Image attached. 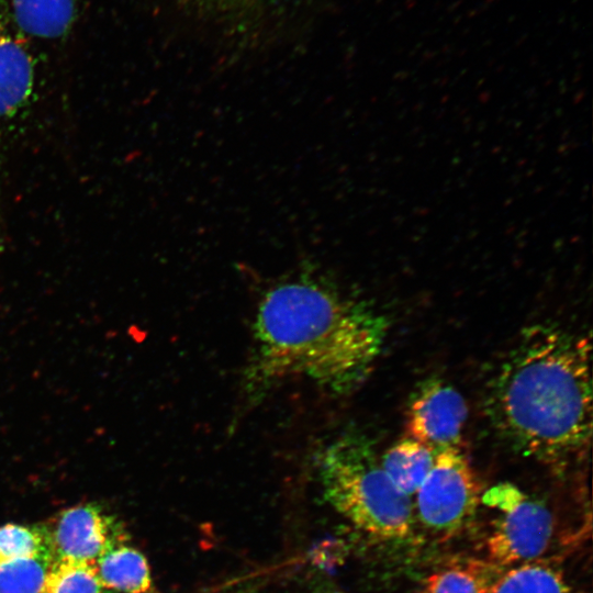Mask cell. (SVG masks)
I'll return each instance as SVG.
<instances>
[{
    "instance_id": "e0dca14e",
    "label": "cell",
    "mask_w": 593,
    "mask_h": 593,
    "mask_svg": "<svg viewBox=\"0 0 593 593\" xmlns=\"http://www.w3.org/2000/svg\"><path fill=\"white\" fill-rule=\"evenodd\" d=\"M49 549L43 526L7 524L0 527V562L30 557Z\"/></svg>"
},
{
    "instance_id": "277c9868",
    "label": "cell",
    "mask_w": 593,
    "mask_h": 593,
    "mask_svg": "<svg viewBox=\"0 0 593 593\" xmlns=\"http://www.w3.org/2000/svg\"><path fill=\"white\" fill-rule=\"evenodd\" d=\"M180 18L236 52H256L289 40L328 0H169Z\"/></svg>"
},
{
    "instance_id": "52a82bcc",
    "label": "cell",
    "mask_w": 593,
    "mask_h": 593,
    "mask_svg": "<svg viewBox=\"0 0 593 593\" xmlns=\"http://www.w3.org/2000/svg\"><path fill=\"white\" fill-rule=\"evenodd\" d=\"M468 419L463 395L438 376L419 381L412 391L406 410V436L435 452L461 447Z\"/></svg>"
},
{
    "instance_id": "8992f818",
    "label": "cell",
    "mask_w": 593,
    "mask_h": 593,
    "mask_svg": "<svg viewBox=\"0 0 593 593\" xmlns=\"http://www.w3.org/2000/svg\"><path fill=\"white\" fill-rule=\"evenodd\" d=\"M415 494L418 521L443 539L455 535L471 519L482 495L479 479L462 447L437 451Z\"/></svg>"
},
{
    "instance_id": "5bb4252c",
    "label": "cell",
    "mask_w": 593,
    "mask_h": 593,
    "mask_svg": "<svg viewBox=\"0 0 593 593\" xmlns=\"http://www.w3.org/2000/svg\"><path fill=\"white\" fill-rule=\"evenodd\" d=\"M497 575L482 561H460L429 574L417 593H490Z\"/></svg>"
},
{
    "instance_id": "30bf717a",
    "label": "cell",
    "mask_w": 593,
    "mask_h": 593,
    "mask_svg": "<svg viewBox=\"0 0 593 593\" xmlns=\"http://www.w3.org/2000/svg\"><path fill=\"white\" fill-rule=\"evenodd\" d=\"M8 8L14 24L25 36L57 40L72 29L77 0H11Z\"/></svg>"
},
{
    "instance_id": "2e32d148",
    "label": "cell",
    "mask_w": 593,
    "mask_h": 593,
    "mask_svg": "<svg viewBox=\"0 0 593 593\" xmlns=\"http://www.w3.org/2000/svg\"><path fill=\"white\" fill-rule=\"evenodd\" d=\"M41 593H103L94 564L54 560Z\"/></svg>"
},
{
    "instance_id": "5b68a950",
    "label": "cell",
    "mask_w": 593,
    "mask_h": 593,
    "mask_svg": "<svg viewBox=\"0 0 593 593\" xmlns=\"http://www.w3.org/2000/svg\"><path fill=\"white\" fill-rule=\"evenodd\" d=\"M481 501L497 512L486 539L492 564L514 567L546 552L553 535V518L542 502L510 482L491 486Z\"/></svg>"
},
{
    "instance_id": "7c38bea8",
    "label": "cell",
    "mask_w": 593,
    "mask_h": 593,
    "mask_svg": "<svg viewBox=\"0 0 593 593\" xmlns=\"http://www.w3.org/2000/svg\"><path fill=\"white\" fill-rule=\"evenodd\" d=\"M94 567L103 588L123 593H145L150 588L147 561L133 548L120 544L103 553Z\"/></svg>"
},
{
    "instance_id": "3957f363",
    "label": "cell",
    "mask_w": 593,
    "mask_h": 593,
    "mask_svg": "<svg viewBox=\"0 0 593 593\" xmlns=\"http://www.w3.org/2000/svg\"><path fill=\"white\" fill-rule=\"evenodd\" d=\"M316 468L325 499L357 527L382 539L411 534V497L390 481L365 434L345 432L323 445Z\"/></svg>"
},
{
    "instance_id": "9c48e42d",
    "label": "cell",
    "mask_w": 593,
    "mask_h": 593,
    "mask_svg": "<svg viewBox=\"0 0 593 593\" xmlns=\"http://www.w3.org/2000/svg\"><path fill=\"white\" fill-rule=\"evenodd\" d=\"M109 516L96 504H81L59 513L52 527L43 526L54 560L94 564L111 548L120 545Z\"/></svg>"
},
{
    "instance_id": "6da1fadb",
    "label": "cell",
    "mask_w": 593,
    "mask_h": 593,
    "mask_svg": "<svg viewBox=\"0 0 593 593\" xmlns=\"http://www.w3.org/2000/svg\"><path fill=\"white\" fill-rule=\"evenodd\" d=\"M388 331L387 317L372 304L303 264L261 291L242 399L247 406L258 404L290 378L328 394H349L370 374Z\"/></svg>"
},
{
    "instance_id": "8fae6325",
    "label": "cell",
    "mask_w": 593,
    "mask_h": 593,
    "mask_svg": "<svg viewBox=\"0 0 593 593\" xmlns=\"http://www.w3.org/2000/svg\"><path fill=\"white\" fill-rule=\"evenodd\" d=\"M436 452L416 439L404 436L380 458V463L394 486L412 497L430 471Z\"/></svg>"
},
{
    "instance_id": "4fadbf2b",
    "label": "cell",
    "mask_w": 593,
    "mask_h": 593,
    "mask_svg": "<svg viewBox=\"0 0 593 593\" xmlns=\"http://www.w3.org/2000/svg\"><path fill=\"white\" fill-rule=\"evenodd\" d=\"M490 593H574L562 570L536 559L499 574Z\"/></svg>"
},
{
    "instance_id": "9a60e30c",
    "label": "cell",
    "mask_w": 593,
    "mask_h": 593,
    "mask_svg": "<svg viewBox=\"0 0 593 593\" xmlns=\"http://www.w3.org/2000/svg\"><path fill=\"white\" fill-rule=\"evenodd\" d=\"M54 561L51 549L0 562V593H41Z\"/></svg>"
},
{
    "instance_id": "7a4b0ae2",
    "label": "cell",
    "mask_w": 593,
    "mask_h": 593,
    "mask_svg": "<svg viewBox=\"0 0 593 593\" xmlns=\"http://www.w3.org/2000/svg\"><path fill=\"white\" fill-rule=\"evenodd\" d=\"M485 415L512 450L558 471L588 455L591 344L558 324L524 328L490 378Z\"/></svg>"
},
{
    "instance_id": "ba28073f",
    "label": "cell",
    "mask_w": 593,
    "mask_h": 593,
    "mask_svg": "<svg viewBox=\"0 0 593 593\" xmlns=\"http://www.w3.org/2000/svg\"><path fill=\"white\" fill-rule=\"evenodd\" d=\"M25 37L0 0V133L30 108L35 92V60Z\"/></svg>"
}]
</instances>
